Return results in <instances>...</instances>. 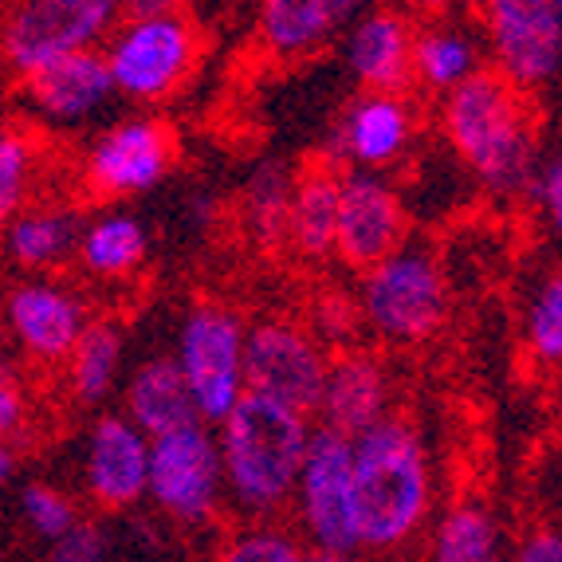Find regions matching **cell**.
I'll list each match as a JSON object with an SVG mask.
<instances>
[{
  "mask_svg": "<svg viewBox=\"0 0 562 562\" xmlns=\"http://www.w3.org/2000/svg\"><path fill=\"white\" fill-rule=\"evenodd\" d=\"M146 499L186 527L209 524L221 512L225 469H221V445L209 425H189V429L150 441Z\"/></svg>",
  "mask_w": 562,
  "mask_h": 562,
  "instance_id": "10",
  "label": "cell"
},
{
  "mask_svg": "<svg viewBox=\"0 0 562 562\" xmlns=\"http://www.w3.org/2000/svg\"><path fill=\"white\" fill-rule=\"evenodd\" d=\"M20 519L32 535H40L52 547L83 516H79V504L71 499V492H64L59 484H47V480H32V484L20 487Z\"/></svg>",
  "mask_w": 562,
  "mask_h": 562,
  "instance_id": "30",
  "label": "cell"
},
{
  "mask_svg": "<svg viewBox=\"0 0 562 562\" xmlns=\"http://www.w3.org/2000/svg\"><path fill=\"white\" fill-rule=\"evenodd\" d=\"M350 449L347 437L330 429L311 432L307 457H303L300 480H295V519H300V539L311 551L330 554H358L355 535V507H350Z\"/></svg>",
  "mask_w": 562,
  "mask_h": 562,
  "instance_id": "11",
  "label": "cell"
},
{
  "mask_svg": "<svg viewBox=\"0 0 562 562\" xmlns=\"http://www.w3.org/2000/svg\"><path fill=\"white\" fill-rule=\"evenodd\" d=\"M405 221L402 198L394 186H385L382 173H362L350 169L342 173L338 189V233H335V256L358 272H370L385 256L405 248Z\"/></svg>",
  "mask_w": 562,
  "mask_h": 562,
  "instance_id": "14",
  "label": "cell"
},
{
  "mask_svg": "<svg viewBox=\"0 0 562 562\" xmlns=\"http://www.w3.org/2000/svg\"><path fill=\"white\" fill-rule=\"evenodd\" d=\"M122 327L111 319H91L83 338L76 342L71 358H67V390L83 405H99L114 394L122 374Z\"/></svg>",
  "mask_w": 562,
  "mask_h": 562,
  "instance_id": "26",
  "label": "cell"
},
{
  "mask_svg": "<svg viewBox=\"0 0 562 562\" xmlns=\"http://www.w3.org/2000/svg\"><path fill=\"white\" fill-rule=\"evenodd\" d=\"M531 193L539 198V209H543L547 225L562 236V154L547 161L531 181Z\"/></svg>",
  "mask_w": 562,
  "mask_h": 562,
  "instance_id": "35",
  "label": "cell"
},
{
  "mask_svg": "<svg viewBox=\"0 0 562 562\" xmlns=\"http://www.w3.org/2000/svg\"><path fill=\"white\" fill-rule=\"evenodd\" d=\"M4 350H9V335H4V323H0V358H4Z\"/></svg>",
  "mask_w": 562,
  "mask_h": 562,
  "instance_id": "39",
  "label": "cell"
},
{
  "mask_svg": "<svg viewBox=\"0 0 562 562\" xmlns=\"http://www.w3.org/2000/svg\"><path fill=\"white\" fill-rule=\"evenodd\" d=\"M29 422V394H24V385L0 366V445H9L12 437H20Z\"/></svg>",
  "mask_w": 562,
  "mask_h": 562,
  "instance_id": "34",
  "label": "cell"
},
{
  "mask_svg": "<svg viewBox=\"0 0 562 562\" xmlns=\"http://www.w3.org/2000/svg\"><path fill=\"white\" fill-rule=\"evenodd\" d=\"M79 233H83V221L67 205L32 201L0 228V260H9L16 272L47 276L76 256Z\"/></svg>",
  "mask_w": 562,
  "mask_h": 562,
  "instance_id": "22",
  "label": "cell"
},
{
  "mask_svg": "<svg viewBox=\"0 0 562 562\" xmlns=\"http://www.w3.org/2000/svg\"><path fill=\"white\" fill-rule=\"evenodd\" d=\"M307 547L295 531H283L276 524H252L228 535L216 562H303Z\"/></svg>",
  "mask_w": 562,
  "mask_h": 562,
  "instance_id": "32",
  "label": "cell"
},
{
  "mask_svg": "<svg viewBox=\"0 0 562 562\" xmlns=\"http://www.w3.org/2000/svg\"><path fill=\"white\" fill-rule=\"evenodd\" d=\"M527 347L539 362H562V268L535 288V300L527 307Z\"/></svg>",
  "mask_w": 562,
  "mask_h": 562,
  "instance_id": "31",
  "label": "cell"
},
{
  "mask_svg": "<svg viewBox=\"0 0 562 562\" xmlns=\"http://www.w3.org/2000/svg\"><path fill=\"white\" fill-rule=\"evenodd\" d=\"M507 562H562V531H531Z\"/></svg>",
  "mask_w": 562,
  "mask_h": 562,
  "instance_id": "36",
  "label": "cell"
},
{
  "mask_svg": "<svg viewBox=\"0 0 562 562\" xmlns=\"http://www.w3.org/2000/svg\"><path fill=\"white\" fill-rule=\"evenodd\" d=\"M338 189H342V173L335 166H327V161H311L303 173H295L283 240L303 260H327V256H335Z\"/></svg>",
  "mask_w": 562,
  "mask_h": 562,
  "instance_id": "23",
  "label": "cell"
},
{
  "mask_svg": "<svg viewBox=\"0 0 562 562\" xmlns=\"http://www.w3.org/2000/svg\"><path fill=\"white\" fill-rule=\"evenodd\" d=\"M311 422L303 413L283 409L268 397L244 394L221 422V469L225 496L244 516L263 524L291 507L295 480L311 445Z\"/></svg>",
  "mask_w": 562,
  "mask_h": 562,
  "instance_id": "2",
  "label": "cell"
},
{
  "mask_svg": "<svg viewBox=\"0 0 562 562\" xmlns=\"http://www.w3.org/2000/svg\"><path fill=\"white\" fill-rule=\"evenodd\" d=\"M449 280L437 256L425 248H397L370 272H362L358 311L362 323L385 342H429L449 323Z\"/></svg>",
  "mask_w": 562,
  "mask_h": 562,
  "instance_id": "5",
  "label": "cell"
},
{
  "mask_svg": "<svg viewBox=\"0 0 562 562\" xmlns=\"http://www.w3.org/2000/svg\"><path fill=\"white\" fill-rule=\"evenodd\" d=\"M350 76L378 94H402L413 79V24L394 9H362L347 36Z\"/></svg>",
  "mask_w": 562,
  "mask_h": 562,
  "instance_id": "19",
  "label": "cell"
},
{
  "mask_svg": "<svg viewBox=\"0 0 562 562\" xmlns=\"http://www.w3.org/2000/svg\"><path fill=\"white\" fill-rule=\"evenodd\" d=\"M554 9H559V20H562V0H554Z\"/></svg>",
  "mask_w": 562,
  "mask_h": 562,
  "instance_id": "40",
  "label": "cell"
},
{
  "mask_svg": "<svg viewBox=\"0 0 562 562\" xmlns=\"http://www.w3.org/2000/svg\"><path fill=\"white\" fill-rule=\"evenodd\" d=\"M173 166V134L154 114H131L106 126L83 154V186L99 201L150 193Z\"/></svg>",
  "mask_w": 562,
  "mask_h": 562,
  "instance_id": "12",
  "label": "cell"
},
{
  "mask_svg": "<svg viewBox=\"0 0 562 562\" xmlns=\"http://www.w3.org/2000/svg\"><path fill=\"white\" fill-rule=\"evenodd\" d=\"M122 4L114 0H24L0 20V59L12 76L32 79L83 52H99Z\"/></svg>",
  "mask_w": 562,
  "mask_h": 562,
  "instance_id": "6",
  "label": "cell"
},
{
  "mask_svg": "<svg viewBox=\"0 0 562 562\" xmlns=\"http://www.w3.org/2000/svg\"><path fill=\"white\" fill-rule=\"evenodd\" d=\"M484 56L499 79L531 94L562 76V20L554 0H487Z\"/></svg>",
  "mask_w": 562,
  "mask_h": 562,
  "instance_id": "9",
  "label": "cell"
},
{
  "mask_svg": "<svg viewBox=\"0 0 562 562\" xmlns=\"http://www.w3.org/2000/svg\"><path fill=\"white\" fill-rule=\"evenodd\" d=\"M150 484V437L134 429L122 413H103L87 429L83 487L94 507L126 512L146 499Z\"/></svg>",
  "mask_w": 562,
  "mask_h": 562,
  "instance_id": "15",
  "label": "cell"
},
{
  "mask_svg": "<svg viewBox=\"0 0 562 562\" xmlns=\"http://www.w3.org/2000/svg\"><path fill=\"white\" fill-rule=\"evenodd\" d=\"M126 422L138 432H146L150 441L169 437V432L189 429V425H205L198 417V405L189 397V385L181 378L173 355H150L134 366V374L126 378Z\"/></svg>",
  "mask_w": 562,
  "mask_h": 562,
  "instance_id": "21",
  "label": "cell"
},
{
  "mask_svg": "<svg viewBox=\"0 0 562 562\" xmlns=\"http://www.w3.org/2000/svg\"><path fill=\"white\" fill-rule=\"evenodd\" d=\"M198 56V20L161 0L126 4L103 47L114 94L131 103H161L169 94H178L181 83L193 76Z\"/></svg>",
  "mask_w": 562,
  "mask_h": 562,
  "instance_id": "4",
  "label": "cell"
},
{
  "mask_svg": "<svg viewBox=\"0 0 562 562\" xmlns=\"http://www.w3.org/2000/svg\"><path fill=\"white\" fill-rule=\"evenodd\" d=\"M24 91H29L32 111L52 126H83L119 99L111 71H106L103 47L71 56L64 64L40 71V76L24 79Z\"/></svg>",
  "mask_w": 562,
  "mask_h": 562,
  "instance_id": "18",
  "label": "cell"
},
{
  "mask_svg": "<svg viewBox=\"0 0 562 562\" xmlns=\"http://www.w3.org/2000/svg\"><path fill=\"white\" fill-rule=\"evenodd\" d=\"M40 173V146L24 126H0V228L32 205Z\"/></svg>",
  "mask_w": 562,
  "mask_h": 562,
  "instance_id": "28",
  "label": "cell"
},
{
  "mask_svg": "<svg viewBox=\"0 0 562 562\" xmlns=\"http://www.w3.org/2000/svg\"><path fill=\"white\" fill-rule=\"evenodd\" d=\"M350 507L358 551H397L429 516L432 480L422 432L405 417H385L350 441Z\"/></svg>",
  "mask_w": 562,
  "mask_h": 562,
  "instance_id": "1",
  "label": "cell"
},
{
  "mask_svg": "<svg viewBox=\"0 0 562 562\" xmlns=\"http://www.w3.org/2000/svg\"><path fill=\"white\" fill-rule=\"evenodd\" d=\"M445 134L487 193L512 198L535 181V119L527 94L492 67L445 94Z\"/></svg>",
  "mask_w": 562,
  "mask_h": 562,
  "instance_id": "3",
  "label": "cell"
},
{
  "mask_svg": "<svg viewBox=\"0 0 562 562\" xmlns=\"http://www.w3.org/2000/svg\"><path fill=\"white\" fill-rule=\"evenodd\" d=\"M429 562H504L496 516L480 499H457L432 527Z\"/></svg>",
  "mask_w": 562,
  "mask_h": 562,
  "instance_id": "27",
  "label": "cell"
},
{
  "mask_svg": "<svg viewBox=\"0 0 562 562\" xmlns=\"http://www.w3.org/2000/svg\"><path fill=\"white\" fill-rule=\"evenodd\" d=\"M366 4L355 0H268L256 16V36L276 59H295L315 52L362 16Z\"/></svg>",
  "mask_w": 562,
  "mask_h": 562,
  "instance_id": "20",
  "label": "cell"
},
{
  "mask_svg": "<svg viewBox=\"0 0 562 562\" xmlns=\"http://www.w3.org/2000/svg\"><path fill=\"white\" fill-rule=\"evenodd\" d=\"M330 355L311 330L291 319H260L244 335V390L315 417Z\"/></svg>",
  "mask_w": 562,
  "mask_h": 562,
  "instance_id": "8",
  "label": "cell"
},
{
  "mask_svg": "<svg viewBox=\"0 0 562 562\" xmlns=\"http://www.w3.org/2000/svg\"><path fill=\"white\" fill-rule=\"evenodd\" d=\"M244 335H248L244 319L225 303L189 307L178 327L173 362L205 425H221L248 394L244 390Z\"/></svg>",
  "mask_w": 562,
  "mask_h": 562,
  "instance_id": "7",
  "label": "cell"
},
{
  "mask_svg": "<svg viewBox=\"0 0 562 562\" xmlns=\"http://www.w3.org/2000/svg\"><path fill=\"white\" fill-rule=\"evenodd\" d=\"M150 252L146 225L131 213H99L79 233L76 260L94 280H126L142 268Z\"/></svg>",
  "mask_w": 562,
  "mask_h": 562,
  "instance_id": "25",
  "label": "cell"
},
{
  "mask_svg": "<svg viewBox=\"0 0 562 562\" xmlns=\"http://www.w3.org/2000/svg\"><path fill=\"white\" fill-rule=\"evenodd\" d=\"M111 559V535L94 519H79L64 539L52 543L47 562H106Z\"/></svg>",
  "mask_w": 562,
  "mask_h": 562,
  "instance_id": "33",
  "label": "cell"
},
{
  "mask_svg": "<svg viewBox=\"0 0 562 562\" xmlns=\"http://www.w3.org/2000/svg\"><path fill=\"white\" fill-rule=\"evenodd\" d=\"M291 186H295V173L283 169L280 161H263L252 178H248V221H252V233L263 244L283 240Z\"/></svg>",
  "mask_w": 562,
  "mask_h": 562,
  "instance_id": "29",
  "label": "cell"
},
{
  "mask_svg": "<svg viewBox=\"0 0 562 562\" xmlns=\"http://www.w3.org/2000/svg\"><path fill=\"white\" fill-rule=\"evenodd\" d=\"M390 402H394V385H390V370L382 358L370 350H342L327 366L323 402L315 417H319V429L358 441L362 432L394 417Z\"/></svg>",
  "mask_w": 562,
  "mask_h": 562,
  "instance_id": "17",
  "label": "cell"
},
{
  "mask_svg": "<svg viewBox=\"0 0 562 562\" xmlns=\"http://www.w3.org/2000/svg\"><path fill=\"white\" fill-rule=\"evenodd\" d=\"M303 562H355L350 554H330V551H311L307 547V554H303Z\"/></svg>",
  "mask_w": 562,
  "mask_h": 562,
  "instance_id": "38",
  "label": "cell"
},
{
  "mask_svg": "<svg viewBox=\"0 0 562 562\" xmlns=\"http://www.w3.org/2000/svg\"><path fill=\"white\" fill-rule=\"evenodd\" d=\"M476 71H484V44L469 29L432 20L425 29H413V79L437 94L457 91Z\"/></svg>",
  "mask_w": 562,
  "mask_h": 562,
  "instance_id": "24",
  "label": "cell"
},
{
  "mask_svg": "<svg viewBox=\"0 0 562 562\" xmlns=\"http://www.w3.org/2000/svg\"><path fill=\"white\" fill-rule=\"evenodd\" d=\"M12 472H16V452H12L9 445H0V487L9 484Z\"/></svg>",
  "mask_w": 562,
  "mask_h": 562,
  "instance_id": "37",
  "label": "cell"
},
{
  "mask_svg": "<svg viewBox=\"0 0 562 562\" xmlns=\"http://www.w3.org/2000/svg\"><path fill=\"white\" fill-rule=\"evenodd\" d=\"M0 323H4L9 342L20 347V355H29L40 366H56L71 358L91 315L76 288L47 280V276H29L9 288L0 303Z\"/></svg>",
  "mask_w": 562,
  "mask_h": 562,
  "instance_id": "13",
  "label": "cell"
},
{
  "mask_svg": "<svg viewBox=\"0 0 562 562\" xmlns=\"http://www.w3.org/2000/svg\"><path fill=\"white\" fill-rule=\"evenodd\" d=\"M413 126H417V114H413L405 94L366 91L338 119L323 161L335 166L338 173H347V161L362 173H374L409 150Z\"/></svg>",
  "mask_w": 562,
  "mask_h": 562,
  "instance_id": "16",
  "label": "cell"
}]
</instances>
